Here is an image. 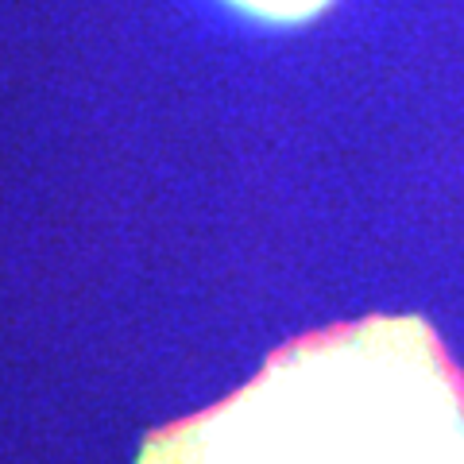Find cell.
Here are the masks:
<instances>
[{
  "label": "cell",
  "mask_w": 464,
  "mask_h": 464,
  "mask_svg": "<svg viewBox=\"0 0 464 464\" xmlns=\"http://www.w3.org/2000/svg\"><path fill=\"white\" fill-rule=\"evenodd\" d=\"M143 464H464V375L422 317L310 333Z\"/></svg>",
  "instance_id": "cell-1"
},
{
  "label": "cell",
  "mask_w": 464,
  "mask_h": 464,
  "mask_svg": "<svg viewBox=\"0 0 464 464\" xmlns=\"http://www.w3.org/2000/svg\"><path fill=\"white\" fill-rule=\"evenodd\" d=\"M240 5L244 12L252 16H264V20H279V24H295V20H310L317 16L329 0H232Z\"/></svg>",
  "instance_id": "cell-2"
}]
</instances>
